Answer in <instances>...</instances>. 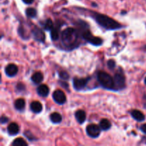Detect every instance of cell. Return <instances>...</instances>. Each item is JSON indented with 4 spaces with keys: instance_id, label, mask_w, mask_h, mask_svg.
Instances as JSON below:
<instances>
[{
    "instance_id": "1",
    "label": "cell",
    "mask_w": 146,
    "mask_h": 146,
    "mask_svg": "<svg viewBox=\"0 0 146 146\" xmlns=\"http://www.w3.org/2000/svg\"><path fill=\"white\" fill-rule=\"evenodd\" d=\"M95 18L97 22L106 29H117L121 27V25L119 23L104 14H96Z\"/></svg>"
},
{
    "instance_id": "2",
    "label": "cell",
    "mask_w": 146,
    "mask_h": 146,
    "mask_svg": "<svg viewBox=\"0 0 146 146\" xmlns=\"http://www.w3.org/2000/svg\"><path fill=\"white\" fill-rule=\"evenodd\" d=\"M61 38L65 45H73L77 40V33L73 28H68L62 32Z\"/></svg>"
},
{
    "instance_id": "3",
    "label": "cell",
    "mask_w": 146,
    "mask_h": 146,
    "mask_svg": "<svg viewBox=\"0 0 146 146\" xmlns=\"http://www.w3.org/2000/svg\"><path fill=\"white\" fill-rule=\"evenodd\" d=\"M98 80L101 85L106 89H113L114 88L113 78L107 73L100 71L98 74Z\"/></svg>"
},
{
    "instance_id": "4",
    "label": "cell",
    "mask_w": 146,
    "mask_h": 146,
    "mask_svg": "<svg viewBox=\"0 0 146 146\" xmlns=\"http://www.w3.org/2000/svg\"><path fill=\"white\" fill-rule=\"evenodd\" d=\"M114 88L122 89L125 86V79L122 72H117L114 76Z\"/></svg>"
},
{
    "instance_id": "5",
    "label": "cell",
    "mask_w": 146,
    "mask_h": 146,
    "mask_svg": "<svg viewBox=\"0 0 146 146\" xmlns=\"http://www.w3.org/2000/svg\"><path fill=\"white\" fill-rule=\"evenodd\" d=\"M83 37L88 42L91 43V44H94L96 46H99L102 44V39L99 37L94 36L88 30L85 31L83 34Z\"/></svg>"
},
{
    "instance_id": "6",
    "label": "cell",
    "mask_w": 146,
    "mask_h": 146,
    "mask_svg": "<svg viewBox=\"0 0 146 146\" xmlns=\"http://www.w3.org/2000/svg\"><path fill=\"white\" fill-rule=\"evenodd\" d=\"M86 133L91 138H97L101 133V128L96 124H90L86 127Z\"/></svg>"
},
{
    "instance_id": "7",
    "label": "cell",
    "mask_w": 146,
    "mask_h": 146,
    "mask_svg": "<svg viewBox=\"0 0 146 146\" xmlns=\"http://www.w3.org/2000/svg\"><path fill=\"white\" fill-rule=\"evenodd\" d=\"M53 98L55 101L56 103L58 104L62 105L66 101V97L65 94L61 90H56L53 94Z\"/></svg>"
},
{
    "instance_id": "8",
    "label": "cell",
    "mask_w": 146,
    "mask_h": 146,
    "mask_svg": "<svg viewBox=\"0 0 146 146\" xmlns=\"http://www.w3.org/2000/svg\"><path fill=\"white\" fill-rule=\"evenodd\" d=\"M89 81V78H74V87L76 90H81L86 86L87 83Z\"/></svg>"
},
{
    "instance_id": "9",
    "label": "cell",
    "mask_w": 146,
    "mask_h": 146,
    "mask_svg": "<svg viewBox=\"0 0 146 146\" xmlns=\"http://www.w3.org/2000/svg\"><path fill=\"white\" fill-rule=\"evenodd\" d=\"M17 72H18V67L17 65L14 64H9L6 66L5 68V74H7L8 76L13 77L14 76L17 75Z\"/></svg>"
},
{
    "instance_id": "10",
    "label": "cell",
    "mask_w": 146,
    "mask_h": 146,
    "mask_svg": "<svg viewBox=\"0 0 146 146\" xmlns=\"http://www.w3.org/2000/svg\"><path fill=\"white\" fill-rule=\"evenodd\" d=\"M7 131L9 135H15L19 131V127L18 124H17L16 123H11L9 125L8 128H7Z\"/></svg>"
},
{
    "instance_id": "11",
    "label": "cell",
    "mask_w": 146,
    "mask_h": 146,
    "mask_svg": "<svg viewBox=\"0 0 146 146\" xmlns=\"http://www.w3.org/2000/svg\"><path fill=\"white\" fill-rule=\"evenodd\" d=\"M75 116L77 121L80 124H82L85 122L86 118V114L85 111H83V110H78L76 112Z\"/></svg>"
},
{
    "instance_id": "12",
    "label": "cell",
    "mask_w": 146,
    "mask_h": 146,
    "mask_svg": "<svg viewBox=\"0 0 146 146\" xmlns=\"http://www.w3.org/2000/svg\"><path fill=\"white\" fill-rule=\"evenodd\" d=\"M37 93L41 96L46 97L49 94V88H48V87L46 85L42 84V85H40L37 88Z\"/></svg>"
},
{
    "instance_id": "13",
    "label": "cell",
    "mask_w": 146,
    "mask_h": 146,
    "mask_svg": "<svg viewBox=\"0 0 146 146\" xmlns=\"http://www.w3.org/2000/svg\"><path fill=\"white\" fill-rule=\"evenodd\" d=\"M34 38H35L36 40L38 41H44V39H45V35H44V33L41 31V29L38 28H35V29L34 30Z\"/></svg>"
},
{
    "instance_id": "14",
    "label": "cell",
    "mask_w": 146,
    "mask_h": 146,
    "mask_svg": "<svg viewBox=\"0 0 146 146\" xmlns=\"http://www.w3.org/2000/svg\"><path fill=\"white\" fill-rule=\"evenodd\" d=\"M131 115L134 119L138 121H143L145 120V115L138 110H133L131 111Z\"/></svg>"
},
{
    "instance_id": "15",
    "label": "cell",
    "mask_w": 146,
    "mask_h": 146,
    "mask_svg": "<svg viewBox=\"0 0 146 146\" xmlns=\"http://www.w3.org/2000/svg\"><path fill=\"white\" fill-rule=\"evenodd\" d=\"M30 108L31 111L36 113H38L42 111V105L38 101H33L30 105Z\"/></svg>"
},
{
    "instance_id": "16",
    "label": "cell",
    "mask_w": 146,
    "mask_h": 146,
    "mask_svg": "<svg viewBox=\"0 0 146 146\" xmlns=\"http://www.w3.org/2000/svg\"><path fill=\"white\" fill-rule=\"evenodd\" d=\"M44 79V76L41 72H36L31 76V81L34 84H40Z\"/></svg>"
},
{
    "instance_id": "17",
    "label": "cell",
    "mask_w": 146,
    "mask_h": 146,
    "mask_svg": "<svg viewBox=\"0 0 146 146\" xmlns=\"http://www.w3.org/2000/svg\"><path fill=\"white\" fill-rule=\"evenodd\" d=\"M25 101L23 98H19L14 103V106L18 111H22L25 108Z\"/></svg>"
},
{
    "instance_id": "18",
    "label": "cell",
    "mask_w": 146,
    "mask_h": 146,
    "mask_svg": "<svg viewBox=\"0 0 146 146\" xmlns=\"http://www.w3.org/2000/svg\"><path fill=\"white\" fill-rule=\"evenodd\" d=\"M50 119L54 123H59L61 121H62V117H61V114H59L58 113H53L52 114H51L50 115Z\"/></svg>"
},
{
    "instance_id": "19",
    "label": "cell",
    "mask_w": 146,
    "mask_h": 146,
    "mask_svg": "<svg viewBox=\"0 0 146 146\" xmlns=\"http://www.w3.org/2000/svg\"><path fill=\"white\" fill-rule=\"evenodd\" d=\"M99 126L100 128H101V129L103 130V131H107V130H108L111 128V124L108 120L102 119L100 121Z\"/></svg>"
},
{
    "instance_id": "20",
    "label": "cell",
    "mask_w": 146,
    "mask_h": 146,
    "mask_svg": "<svg viewBox=\"0 0 146 146\" xmlns=\"http://www.w3.org/2000/svg\"><path fill=\"white\" fill-rule=\"evenodd\" d=\"M13 146H27V143L24 141L23 138H16L12 143Z\"/></svg>"
},
{
    "instance_id": "21",
    "label": "cell",
    "mask_w": 146,
    "mask_h": 146,
    "mask_svg": "<svg viewBox=\"0 0 146 146\" xmlns=\"http://www.w3.org/2000/svg\"><path fill=\"white\" fill-rule=\"evenodd\" d=\"M26 14L29 18H34V17H36L37 11L34 8H28L26 10Z\"/></svg>"
},
{
    "instance_id": "22",
    "label": "cell",
    "mask_w": 146,
    "mask_h": 146,
    "mask_svg": "<svg viewBox=\"0 0 146 146\" xmlns=\"http://www.w3.org/2000/svg\"><path fill=\"white\" fill-rule=\"evenodd\" d=\"M58 36H59V31H58V29H57L56 27H54V28L51 29V39L56 41L58 38Z\"/></svg>"
},
{
    "instance_id": "23",
    "label": "cell",
    "mask_w": 146,
    "mask_h": 146,
    "mask_svg": "<svg viewBox=\"0 0 146 146\" xmlns=\"http://www.w3.org/2000/svg\"><path fill=\"white\" fill-rule=\"evenodd\" d=\"M53 28H54V24H53L52 21L50 19H48L46 21L45 24H44V29L47 31H49V30L52 29Z\"/></svg>"
},
{
    "instance_id": "24",
    "label": "cell",
    "mask_w": 146,
    "mask_h": 146,
    "mask_svg": "<svg viewBox=\"0 0 146 146\" xmlns=\"http://www.w3.org/2000/svg\"><path fill=\"white\" fill-rule=\"evenodd\" d=\"M108 67L110 68V69H113L115 68V63L113 60H109L108 61Z\"/></svg>"
},
{
    "instance_id": "25",
    "label": "cell",
    "mask_w": 146,
    "mask_h": 146,
    "mask_svg": "<svg viewBox=\"0 0 146 146\" xmlns=\"http://www.w3.org/2000/svg\"><path fill=\"white\" fill-rule=\"evenodd\" d=\"M59 76L61 78H65V79L68 78V75L66 74V73L64 72V71H62V72L60 73Z\"/></svg>"
},
{
    "instance_id": "26",
    "label": "cell",
    "mask_w": 146,
    "mask_h": 146,
    "mask_svg": "<svg viewBox=\"0 0 146 146\" xmlns=\"http://www.w3.org/2000/svg\"><path fill=\"white\" fill-rule=\"evenodd\" d=\"M7 121H8V118H7V117H4V116L1 117V123H5L7 122Z\"/></svg>"
},
{
    "instance_id": "27",
    "label": "cell",
    "mask_w": 146,
    "mask_h": 146,
    "mask_svg": "<svg viewBox=\"0 0 146 146\" xmlns=\"http://www.w3.org/2000/svg\"><path fill=\"white\" fill-rule=\"evenodd\" d=\"M141 131L144 133L146 134V123L143 124V125L141 127Z\"/></svg>"
},
{
    "instance_id": "28",
    "label": "cell",
    "mask_w": 146,
    "mask_h": 146,
    "mask_svg": "<svg viewBox=\"0 0 146 146\" xmlns=\"http://www.w3.org/2000/svg\"><path fill=\"white\" fill-rule=\"evenodd\" d=\"M22 1H24V2L25 3V4H31V3H32L33 1H34V0H22Z\"/></svg>"
},
{
    "instance_id": "29",
    "label": "cell",
    "mask_w": 146,
    "mask_h": 146,
    "mask_svg": "<svg viewBox=\"0 0 146 146\" xmlns=\"http://www.w3.org/2000/svg\"><path fill=\"white\" fill-rule=\"evenodd\" d=\"M145 84H146V78H145Z\"/></svg>"
}]
</instances>
